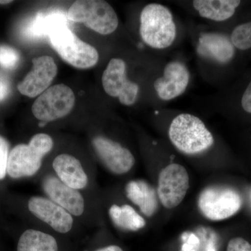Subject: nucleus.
Listing matches in <instances>:
<instances>
[{"mask_svg":"<svg viewBox=\"0 0 251 251\" xmlns=\"http://www.w3.org/2000/svg\"><path fill=\"white\" fill-rule=\"evenodd\" d=\"M242 198L232 188L211 186L201 193L198 207L202 215L211 221L228 219L242 206Z\"/></svg>","mask_w":251,"mask_h":251,"instance_id":"11","label":"nucleus"},{"mask_svg":"<svg viewBox=\"0 0 251 251\" xmlns=\"http://www.w3.org/2000/svg\"><path fill=\"white\" fill-rule=\"evenodd\" d=\"M45 171L50 172L69 187L100 195L101 190L97 184L94 158L72 151H60L52 153L47 162Z\"/></svg>","mask_w":251,"mask_h":251,"instance_id":"4","label":"nucleus"},{"mask_svg":"<svg viewBox=\"0 0 251 251\" xmlns=\"http://www.w3.org/2000/svg\"><path fill=\"white\" fill-rule=\"evenodd\" d=\"M189 80L190 74L186 65L174 61L167 64L163 76L156 79L153 86L160 99L170 100L184 93Z\"/></svg>","mask_w":251,"mask_h":251,"instance_id":"15","label":"nucleus"},{"mask_svg":"<svg viewBox=\"0 0 251 251\" xmlns=\"http://www.w3.org/2000/svg\"><path fill=\"white\" fill-rule=\"evenodd\" d=\"M36 181L42 195L74 216L85 229L104 226L100 193L92 194L69 187L49 171H44Z\"/></svg>","mask_w":251,"mask_h":251,"instance_id":"1","label":"nucleus"},{"mask_svg":"<svg viewBox=\"0 0 251 251\" xmlns=\"http://www.w3.org/2000/svg\"><path fill=\"white\" fill-rule=\"evenodd\" d=\"M240 3L239 0H196L193 5L201 17L221 22L232 17Z\"/></svg>","mask_w":251,"mask_h":251,"instance_id":"20","label":"nucleus"},{"mask_svg":"<svg viewBox=\"0 0 251 251\" xmlns=\"http://www.w3.org/2000/svg\"><path fill=\"white\" fill-rule=\"evenodd\" d=\"M58 69L54 59L44 55L32 59V69L18 85L20 93L35 98L49 88Z\"/></svg>","mask_w":251,"mask_h":251,"instance_id":"14","label":"nucleus"},{"mask_svg":"<svg viewBox=\"0 0 251 251\" xmlns=\"http://www.w3.org/2000/svg\"><path fill=\"white\" fill-rule=\"evenodd\" d=\"M90 145L94 161L117 176H125L133 170L135 158L129 149L103 134H93Z\"/></svg>","mask_w":251,"mask_h":251,"instance_id":"10","label":"nucleus"},{"mask_svg":"<svg viewBox=\"0 0 251 251\" xmlns=\"http://www.w3.org/2000/svg\"><path fill=\"white\" fill-rule=\"evenodd\" d=\"M67 238L30 226L20 234L17 251H62V243Z\"/></svg>","mask_w":251,"mask_h":251,"instance_id":"16","label":"nucleus"},{"mask_svg":"<svg viewBox=\"0 0 251 251\" xmlns=\"http://www.w3.org/2000/svg\"><path fill=\"white\" fill-rule=\"evenodd\" d=\"M19 52L14 48L8 46H0V67L11 70L17 67L20 61Z\"/></svg>","mask_w":251,"mask_h":251,"instance_id":"23","label":"nucleus"},{"mask_svg":"<svg viewBox=\"0 0 251 251\" xmlns=\"http://www.w3.org/2000/svg\"><path fill=\"white\" fill-rule=\"evenodd\" d=\"M75 96L69 86L58 84L51 86L36 99L31 112L44 128L49 124L68 116L75 106Z\"/></svg>","mask_w":251,"mask_h":251,"instance_id":"9","label":"nucleus"},{"mask_svg":"<svg viewBox=\"0 0 251 251\" xmlns=\"http://www.w3.org/2000/svg\"><path fill=\"white\" fill-rule=\"evenodd\" d=\"M92 251H124L123 249L115 244H109L94 249Z\"/></svg>","mask_w":251,"mask_h":251,"instance_id":"28","label":"nucleus"},{"mask_svg":"<svg viewBox=\"0 0 251 251\" xmlns=\"http://www.w3.org/2000/svg\"><path fill=\"white\" fill-rule=\"evenodd\" d=\"M173 145L186 154L202 153L214 145V137L202 120L191 114L175 117L169 128Z\"/></svg>","mask_w":251,"mask_h":251,"instance_id":"5","label":"nucleus"},{"mask_svg":"<svg viewBox=\"0 0 251 251\" xmlns=\"http://www.w3.org/2000/svg\"><path fill=\"white\" fill-rule=\"evenodd\" d=\"M56 148L53 137L39 132L27 143H21L10 151L6 173L13 179H35L45 171Z\"/></svg>","mask_w":251,"mask_h":251,"instance_id":"2","label":"nucleus"},{"mask_svg":"<svg viewBox=\"0 0 251 251\" xmlns=\"http://www.w3.org/2000/svg\"><path fill=\"white\" fill-rule=\"evenodd\" d=\"M226 251H251V244L243 238H233L227 244Z\"/></svg>","mask_w":251,"mask_h":251,"instance_id":"25","label":"nucleus"},{"mask_svg":"<svg viewBox=\"0 0 251 251\" xmlns=\"http://www.w3.org/2000/svg\"><path fill=\"white\" fill-rule=\"evenodd\" d=\"M189 188V176L186 168L173 163L163 168L158 176L157 195L167 209H173L184 199Z\"/></svg>","mask_w":251,"mask_h":251,"instance_id":"13","label":"nucleus"},{"mask_svg":"<svg viewBox=\"0 0 251 251\" xmlns=\"http://www.w3.org/2000/svg\"><path fill=\"white\" fill-rule=\"evenodd\" d=\"M67 14H64L62 11L38 14L25 29V34L29 38L49 36L56 27L67 25Z\"/></svg>","mask_w":251,"mask_h":251,"instance_id":"21","label":"nucleus"},{"mask_svg":"<svg viewBox=\"0 0 251 251\" xmlns=\"http://www.w3.org/2000/svg\"><path fill=\"white\" fill-rule=\"evenodd\" d=\"M102 85L105 93L118 98L120 103L126 106L133 105L138 99L139 86L128 80L126 64L123 59H110L102 75Z\"/></svg>","mask_w":251,"mask_h":251,"instance_id":"12","label":"nucleus"},{"mask_svg":"<svg viewBox=\"0 0 251 251\" xmlns=\"http://www.w3.org/2000/svg\"><path fill=\"white\" fill-rule=\"evenodd\" d=\"M242 105L246 112L251 113V81L243 95Z\"/></svg>","mask_w":251,"mask_h":251,"instance_id":"27","label":"nucleus"},{"mask_svg":"<svg viewBox=\"0 0 251 251\" xmlns=\"http://www.w3.org/2000/svg\"><path fill=\"white\" fill-rule=\"evenodd\" d=\"M140 34L144 42L155 49H165L173 44L176 28L173 14L163 5L152 3L140 14Z\"/></svg>","mask_w":251,"mask_h":251,"instance_id":"6","label":"nucleus"},{"mask_svg":"<svg viewBox=\"0 0 251 251\" xmlns=\"http://www.w3.org/2000/svg\"><path fill=\"white\" fill-rule=\"evenodd\" d=\"M22 204L23 213L31 226L66 238L80 235L85 231L74 216L44 195L29 196Z\"/></svg>","mask_w":251,"mask_h":251,"instance_id":"3","label":"nucleus"},{"mask_svg":"<svg viewBox=\"0 0 251 251\" xmlns=\"http://www.w3.org/2000/svg\"><path fill=\"white\" fill-rule=\"evenodd\" d=\"M125 194L132 204L139 208L144 216L151 217L156 214L158 207V195L147 181L130 180L125 185Z\"/></svg>","mask_w":251,"mask_h":251,"instance_id":"19","label":"nucleus"},{"mask_svg":"<svg viewBox=\"0 0 251 251\" xmlns=\"http://www.w3.org/2000/svg\"><path fill=\"white\" fill-rule=\"evenodd\" d=\"M11 85L9 78L0 73V101L4 100L9 96Z\"/></svg>","mask_w":251,"mask_h":251,"instance_id":"26","label":"nucleus"},{"mask_svg":"<svg viewBox=\"0 0 251 251\" xmlns=\"http://www.w3.org/2000/svg\"><path fill=\"white\" fill-rule=\"evenodd\" d=\"M49 37L54 50L63 60L72 67L90 69L98 63L99 54L97 50L81 40L67 25L56 27Z\"/></svg>","mask_w":251,"mask_h":251,"instance_id":"7","label":"nucleus"},{"mask_svg":"<svg viewBox=\"0 0 251 251\" xmlns=\"http://www.w3.org/2000/svg\"><path fill=\"white\" fill-rule=\"evenodd\" d=\"M68 20L82 23L86 27L102 35L112 34L118 27L116 12L107 1L102 0H78L67 11Z\"/></svg>","mask_w":251,"mask_h":251,"instance_id":"8","label":"nucleus"},{"mask_svg":"<svg viewBox=\"0 0 251 251\" xmlns=\"http://www.w3.org/2000/svg\"><path fill=\"white\" fill-rule=\"evenodd\" d=\"M231 41L242 50L251 49V22L237 26L232 31Z\"/></svg>","mask_w":251,"mask_h":251,"instance_id":"22","label":"nucleus"},{"mask_svg":"<svg viewBox=\"0 0 251 251\" xmlns=\"http://www.w3.org/2000/svg\"><path fill=\"white\" fill-rule=\"evenodd\" d=\"M197 51L200 55L225 64L234 54L232 41L227 36L215 32L202 33L199 38Z\"/></svg>","mask_w":251,"mask_h":251,"instance_id":"17","label":"nucleus"},{"mask_svg":"<svg viewBox=\"0 0 251 251\" xmlns=\"http://www.w3.org/2000/svg\"><path fill=\"white\" fill-rule=\"evenodd\" d=\"M110 222L116 228L125 232H138L146 226V221L133 206L127 203L101 202Z\"/></svg>","mask_w":251,"mask_h":251,"instance_id":"18","label":"nucleus"},{"mask_svg":"<svg viewBox=\"0 0 251 251\" xmlns=\"http://www.w3.org/2000/svg\"><path fill=\"white\" fill-rule=\"evenodd\" d=\"M12 2V1H0V4H9V3Z\"/></svg>","mask_w":251,"mask_h":251,"instance_id":"29","label":"nucleus"},{"mask_svg":"<svg viewBox=\"0 0 251 251\" xmlns=\"http://www.w3.org/2000/svg\"><path fill=\"white\" fill-rule=\"evenodd\" d=\"M9 144L4 137L0 135V181L6 178V168H7L8 159H9Z\"/></svg>","mask_w":251,"mask_h":251,"instance_id":"24","label":"nucleus"}]
</instances>
